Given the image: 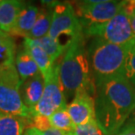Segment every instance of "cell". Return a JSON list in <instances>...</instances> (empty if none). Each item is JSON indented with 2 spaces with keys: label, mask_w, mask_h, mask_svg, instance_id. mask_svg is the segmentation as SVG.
<instances>
[{
  "label": "cell",
  "mask_w": 135,
  "mask_h": 135,
  "mask_svg": "<svg viewBox=\"0 0 135 135\" xmlns=\"http://www.w3.org/2000/svg\"><path fill=\"white\" fill-rule=\"evenodd\" d=\"M73 135H104V133L95 120L86 125L75 126Z\"/></svg>",
  "instance_id": "44dd1931"
},
{
  "label": "cell",
  "mask_w": 135,
  "mask_h": 135,
  "mask_svg": "<svg viewBox=\"0 0 135 135\" xmlns=\"http://www.w3.org/2000/svg\"><path fill=\"white\" fill-rule=\"evenodd\" d=\"M117 135H135V130H126L120 131Z\"/></svg>",
  "instance_id": "4316f807"
},
{
  "label": "cell",
  "mask_w": 135,
  "mask_h": 135,
  "mask_svg": "<svg viewBox=\"0 0 135 135\" xmlns=\"http://www.w3.org/2000/svg\"><path fill=\"white\" fill-rule=\"evenodd\" d=\"M126 1L86 0L76 2V15L83 32L92 26H100L115 17L125 6Z\"/></svg>",
  "instance_id": "277c9868"
},
{
  "label": "cell",
  "mask_w": 135,
  "mask_h": 135,
  "mask_svg": "<svg viewBox=\"0 0 135 135\" xmlns=\"http://www.w3.org/2000/svg\"><path fill=\"white\" fill-rule=\"evenodd\" d=\"M40 9L31 4H24L16 20L14 26L10 32V36L26 38L33 27Z\"/></svg>",
  "instance_id": "7c38bea8"
},
{
  "label": "cell",
  "mask_w": 135,
  "mask_h": 135,
  "mask_svg": "<svg viewBox=\"0 0 135 135\" xmlns=\"http://www.w3.org/2000/svg\"><path fill=\"white\" fill-rule=\"evenodd\" d=\"M83 33L84 36L98 37L105 41L119 46L130 45L135 41V35L132 30L125 6L106 23L90 27Z\"/></svg>",
  "instance_id": "5b68a950"
},
{
  "label": "cell",
  "mask_w": 135,
  "mask_h": 135,
  "mask_svg": "<svg viewBox=\"0 0 135 135\" xmlns=\"http://www.w3.org/2000/svg\"><path fill=\"white\" fill-rule=\"evenodd\" d=\"M60 80L66 98L75 96L77 90H87L93 97L96 84L85 48L84 35L79 34L69 43L60 61Z\"/></svg>",
  "instance_id": "7a4b0ae2"
},
{
  "label": "cell",
  "mask_w": 135,
  "mask_h": 135,
  "mask_svg": "<svg viewBox=\"0 0 135 135\" xmlns=\"http://www.w3.org/2000/svg\"><path fill=\"white\" fill-rule=\"evenodd\" d=\"M1 1H2V0H0V3H1Z\"/></svg>",
  "instance_id": "f1b7e54d"
},
{
  "label": "cell",
  "mask_w": 135,
  "mask_h": 135,
  "mask_svg": "<svg viewBox=\"0 0 135 135\" xmlns=\"http://www.w3.org/2000/svg\"><path fill=\"white\" fill-rule=\"evenodd\" d=\"M42 135H73V133H68V132L61 131L56 128L51 127L48 130L43 132Z\"/></svg>",
  "instance_id": "d4e9b609"
},
{
  "label": "cell",
  "mask_w": 135,
  "mask_h": 135,
  "mask_svg": "<svg viewBox=\"0 0 135 135\" xmlns=\"http://www.w3.org/2000/svg\"><path fill=\"white\" fill-rule=\"evenodd\" d=\"M29 120L0 112V135H24Z\"/></svg>",
  "instance_id": "2e32d148"
},
{
  "label": "cell",
  "mask_w": 135,
  "mask_h": 135,
  "mask_svg": "<svg viewBox=\"0 0 135 135\" xmlns=\"http://www.w3.org/2000/svg\"><path fill=\"white\" fill-rule=\"evenodd\" d=\"M33 42L36 43L39 47H41L47 53V55L49 56L53 63L57 61L58 59L62 55H64V53L67 50V47L61 44V42H59L58 40L52 39L48 35L40 38V39L34 40Z\"/></svg>",
  "instance_id": "ac0fdd59"
},
{
  "label": "cell",
  "mask_w": 135,
  "mask_h": 135,
  "mask_svg": "<svg viewBox=\"0 0 135 135\" xmlns=\"http://www.w3.org/2000/svg\"><path fill=\"white\" fill-rule=\"evenodd\" d=\"M67 107L61 108V109L58 110L57 112L53 113L49 117V121L52 127L54 128H56L61 131L68 132V133H73V131L75 128V126L73 123L71 118H70L69 112H68Z\"/></svg>",
  "instance_id": "d6986e66"
},
{
  "label": "cell",
  "mask_w": 135,
  "mask_h": 135,
  "mask_svg": "<svg viewBox=\"0 0 135 135\" xmlns=\"http://www.w3.org/2000/svg\"><path fill=\"white\" fill-rule=\"evenodd\" d=\"M45 88V81L39 73L22 83L20 93L24 104L29 110H33L40 100Z\"/></svg>",
  "instance_id": "8fae6325"
},
{
  "label": "cell",
  "mask_w": 135,
  "mask_h": 135,
  "mask_svg": "<svg viewBox=\"0 0 135 135\" xmlns=\"http://www.w3.org/2000/svg\"><path fill=\"white\" fill-rule=\"evenodd\" d=\"M22 46V48H20L16 54L15 66L21 82L23 83L40 72L30 53L25 47V46Z\"/></svg>",
  "instance_id": "5bb4252c"
},
{
  "label": "cell",
  "mask_w": 135,
  "mask_h": 135,
  "mask_svg": "<svg viewBox=\"0 0 135 135\" xmlns=\"http://www.w3.org/2000/svg\"><path fill=\"white\" fill-rule=\"evenodd\" d=\"M125 10L128 16V20L130 21V25L135 35V0L133 1H126L125 5Z\"/></svg>",
  "instance_id": "603a6c76"
},
{
  "label": "cell",
  "mask_w": 135,
  "mask_h": 135,
  "mask_svg": "<svg viewBox=\"0 0 135 135\" xmlns=\"http://www.w3.org/2000/svg\"><path fill=\"white\" fill-rule=\"evenodd\" d=\"M31 123L33 124L32 126H34L35 128H37L38 130L40 131L41 133L52 127L51 123L49 121V118L45 117V116H41V115L33 116L31 119Z\"/></svg>",
  "instance_id": "7402d4cb"
},
{
  "label": "cell",
  "mask_w": 135,
  "mask_h": 135,
  "mask_svg": "<svg viewBox=\"0 0 135 135\" xmlns=\"http://www.w3.org/2000/svg\"><path fill=\"white\" fill-rule=\"evenodd\" d=\"M24 135H42V133L34 126H29L26 129Z\"/></svg>",
  "instance_id": "484cf974"
},
{
  "label": "cell",
  "mask_w": 135,
  "mask_h": 135,
  "mask_svg": "<svg viewBox=\"0 0 135 135\" xmlns=\"http://www.w3.org/2000/svg\"><path fill=\"white\" fill-rule=\"evenodd\" d=\"M25 3L18 0H2L0 3V30L9 34Z\"/></svg>",
  "instance_id": "4fadbf2b"
},
{
  "label": "cell",
  "mask_w": 135,
  "mask_h": 135,
  "mask_svg": "<svg viewBox=\"0 0 135 135\" xmlns=\"http://www.w3.org/2000/svg\"><path fill=\"white\" fill-rule=\"evenodd\" d=\"M96 121L104 135H117L135 110V88L126 77L96 83Z\"/></svg>",
  "instance_id": "6da1fadb"
},
{
  "label": "cell",
  "mask_w": 135,
  "mask_h": 135,
  "mask_svg": "<svg viewBox=\"0 0 135 135\" xmlns=\"http://www.w3.org/2000/svg\"><path fill=\"white\" fill-rule=\"evenodd\" d=\"M0 112L23 118L31 122V110L26 106L20 91L0 83Z\"/></svg>",
  "instance_id": "30bf717a"
},
{
  "label": "cell",
  "mask_w": 135,
  "mask_h": 135,
  "mask_svg": "<svg viewBox=\"0 0 135 135\" xmlns=\"http://www.w3.org/2000/svg\"><path fill=\"white\" fill-rule=\"evenodd\" d=\"M60 61L54 64L49 75L45 79V88L42 97L33 110H31L32 118L41 115L49 118L53 113L61 108L68 106L67 98L60 80Z\"/></svg>",
  "instance_id": "8992f818"
},
{
  "label": "cell",
  "mask_w": 135,
  "mask_h": 135,
  "mask_svg": "<svg viewBox=\"0 0 135 135\" xmlns=\"http://www.w3.org/2000/svg\"><path fill=\"white\" fill-rule=\"evenodd\" d=\"M53 18V10L51 8H42L40 9L37 20L35 21L33 27L26 38L29 40H38L47 36L49 32ZM25 39V38H24Z\"/></svg>",
  "instance_id": "e0dca14e"
},
{
  "label": "cell",
  "mask_w": 135,
  "mask_h": 135,
  "mask_svg": "<svg viewBox=\"0 0 135 135\" xmlns=\"http://www.w3.org/2000/svg\"><path fill=\"white\" fill-rule=\"evenodd\" d=\"M125 75L128 82L135 88V41L128 48L126 58Z\"/></svg>",
  "instance_id": "ffe728a7"
},
{
  "label": "cell",
  "mask_w": 135,
  "mask_h": 135,
  "mask_svg": "<svg viewBox=\"0 0 135 135\" xmlns=\"http://www.w3.org/2000/svg\"><path fill=\"white\" fill-rule=\"evenodd\" d=\"M16 46L9 34L0 36V83L20 91L22 84L15 66Z\"/></svg>",
  "instance_id": "ba28073f"
},
{
  "label": "cell",
  "mask_w": 135,
  "mask_h": 135,
  "mask_svg": "<svg viewBox=\"0 0 135 135\" xmlns=\"http://www.w3.org/2000/svg\"><path fill=\"white\" fill-rule=\"evenodd\" d=\"M126 130H135V110L129 117L128 120L124 125L120 131H126Z\"/></svg>",
  "instance_id": "cb8c5ba5"
},
{
  "label": "cell",
  "mask_w": 135,
  "mask_h": 135,
  "mask_svg": "<svg viewBox=\"0 0 135 135\" xmlns=\"http://www.w3.org/2000/svg\"><path fill=\"white\" fill-rule=\"evenodd\" d=\"M130 45L119 46L93 37L87 52L95 83L110 78L126 77V58Z\"/></svg>",
  "instance_id": "3957f363"
},
{
  "label": "cell",
  "mask_w": 135,
  "mask_h": 135,
  "mask_svg": "<svg viewBox=\"0 0 135 135\" xmlns=\"http://www.w3.org/2000/svg\"><path fill=\"white\" fill-rule=\"evenodd\" d=\"M4 35H7V33H4V32H2L1 30H0V36H4Z\"/></svg>",
  "instance_id": "83f0119b"
},
{
  "label": "cell",
  "mask_w": 135,
  "mask_h": 135,
  "mask_svg": "<svg viewBox=\"0 0 135 135\" xmlns=\"http://www.w3.org/2000/svg\"><path fill=\"white\" fill-rule=\"evenodd\" d=\"M23 45L28 50V52L30 53L31 56L35 61V63L37 64L40 74L42 75L44 80L47 79L50 74L51 70H52L54 64L55 62H52V61L49 58V56L47 55V53L41 47H39L36 43H34L33 40L25 38Z\"/></svg>",
  "instance_id": "9a60e30c"
},
{
  "label": "cell",
  "mask_w": 135,
  "mask_h": 135,
  "mask_svg": "<svg viewBox=\"0 0 135 135\" xmlns=\"http://www.w3.org/2000/svg\"><path fill=\"white\" fill-rule=\"evenodd\" d=\"M67 110L75 126L96 120L95 99L87 90H77Z\"/></svg>",
  "instance_id": "9c48e42d"
},
{
  "label": "cell",
  "mask_w": 135,
  "mask_h": 135,
  "mask_svg": "<svg viewBox=\"0 0 135 135\" xmlns=\"http://www.w3.org/2000/svg\"><path fill=\"white\" fill-rule=\"evenodd\" d=\"M81 33H83V28L73 5L69 3H58L53 9L52 23L47 35L62 45V39L65 38L66 43L69 45Z\"/></svg>",
  "instance_id": "52a82bcc"
}]
</instances>
